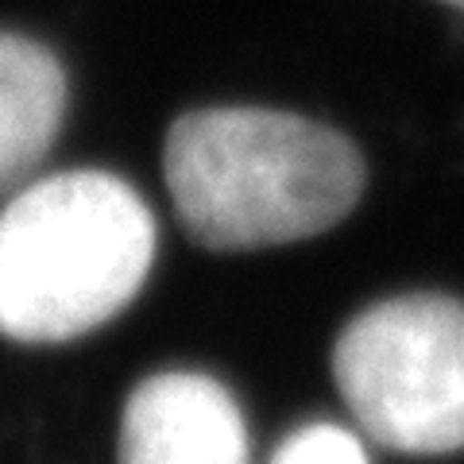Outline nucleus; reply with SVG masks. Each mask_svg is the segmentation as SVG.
<instances>
[{
  "label": "nucleus",
  "instance_id": "nucleus-1",
  "mask_svg": "<svg viewBox=\"0 0 464 464\" xmlns=\"http://www.w3.org/2000/svg\"><path fill=\"white\" fill-rule=\"evenodd\" d=\"M179 221L213 252H256L341 225L364 194L356 143L279 109H194L163 143Z\"/></svg>",
  "mask_w": 464,
  "mask_h": 464
},
{
  "label": "nucleus",
  "instance_id": "nucleus-2",
  "mask_svg": "<svg viewBox=\"0 0 464 464\" xmlns=\"http://www.w3.org/2000/svg\"><path fill=\"white\" fill-rule=\"evenodd\" d=\"M155 217L132 182L66 170L0 209V333L66 344L132 306L155 264Z\"/></svg>",
  "mask_w": 464,
  "mask_h": 464
},
{
  "label": "nucleus",
  "instance_id": "nucleus-4",
  "mask_svg": "<svg viewBox=\"0 0 464 464\" xmlns=\"http://www.w3.org/2000/svg\"><path fill=\"white\" fill-rule=\"evenodd\" d=\"M121 464H252L237 399L206 372L148 375L124 402Z\"/></svg>",
  "mask_w": 464,
  "mask_h": 464
},
{
  "label": "nucleus",
  "instance_id": "nucleus-3",
  "mask_svg": "<svg viewBox=\"0 0 464 464\" xmlns=\"http://www.w3.org/2000/svg\"><path fill=\"white\" fill-rule=\"evenodd\" d=\"M333 383L372 441L411 457L464 449V302H375L333 344Z\"/></svg>",
  "mask_w": 464,
  "mask_h": 464
},
{
  "label": "nucleus",
  "instance_id": "nucleus-7",
  "mask_svg": "<svg viewBox=\"0 0 464 464\" xmlns=\"http://www.w3.org/2000/svg\"><path fill=\"white\" fill-rule=\"evenodd\" d=\"M445 5H453V8H464V0H445Z\"/></svg>",
  "mask_w": 464,
  "mask_h": 464
},
{
  "label": "nucleus",
  "instance_id": "nucleus-5",
  "mask_svg": "<svg viewBox=\"0 0 464 464\" xmlns=\"http://www.w3.org/2000/svg\"><path fill=\"white\" fill-rule=\"evenodd\" d=\"M63 116V63L35 39L0 32V194L43 163Z\"/></svg>",
  "mask_w": 464,
  "mask_h": 464
},
{
  "label": "nucleus",
  "instance_id": "nucleus-6",
  "mask_svg": "<svg viewBox=\"0 0 464 464\" xmlns=\"http://www.w3.org/2000/svg\"><path fill=\"white\" fill-rule=\"evenodd\" d=\"M271 464H372L364 441L337 422H310L298 426L275 449Z\"/></svg>",
  "mask_w": 464,
  "mask_h": 464
}]
</instances>
